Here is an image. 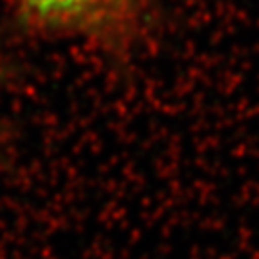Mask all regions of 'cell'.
Segmentation results:
<instances>
[{
	"mask_svg": "<svg viewBox=\"0 0 259 259\" xmlns=\"http://www.w3.org/2000/svg\"><path fill=\"white\" fill-rule=\"evenodd\" d=\"M128 0H24L32 24L47 29H89L112 20Z\"/></svg>",
	"mask_w": 259,
	"mask_h": 259,
	"instance_id": "cell-1",
	"label": "cell"
}]
</instances>
